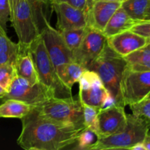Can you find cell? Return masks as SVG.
I'll return each instance as SVG.
<instances>
[{
    "instance_id": "obj_21",
    "label": "cell",
    "mask_w": 150,
    "mask_h": 150,
    "mask_svg": "<svg viewBox=\"0 0 150 150\" xmlns=\"http://www.w3.org/2000/svg\"><path fill=\"white\" fill-rule=\"evenodd\" d=\"M149 0H124L121 7L136 21L144 20Z\"/></svg>"
},
{
    "instance_id": "obj_23",
    "label": "cell",
    "mask_w": 150,
    "mask_h": 150,
    "mask_svg": "<svg viewBox=\"0 0 150 150\" xmlns=\"http://www.w3.org/2000/svg\"><path fill=\"white\" fill-rule=\"evenodd\" d=\"M98 137L96 133L91 129L84 127L79 133L76 143V146L73 149L80 150H89V147L96 142Z\"/></svg>"
},
{
    "instance_id": "obj_37",
    "label": "cell",
    "mask_w": 150,
    "mask_h": 150,
    "mask_svg": "<svg viewBox=\"0 0 150 150\" xmlns=\"http://www.w3.org/2000/svg\"><path fill=\"white\" fill-rule=\"evenodd\" d=\"M7 91L4 89H3L1 86H0V99H2L4 96H5Z\"/></svg>"
},
{
    "instance_id": "obj_3",
    "label": "cell",
    "mask_w": 150,
    "mask_h": 150,
    "mask_svg": "<svg viewBox=\"0 0 150 150\" xmlns=\"http://www.w3.org/2000/svg\"><path fill=\"white\" fill-rule=\"evenodd\" d=\"M149 129V121L133 114H127V124L122 131L99 138L89 150L130 149L136 144L144 142Z\"/></svg>"
},
{
    "instance_id": "obj_26",
    "label": "cell",
    "mask_w": 150,
    "mask_h": 150,
    "mask_svg": "<svg viewBox=\"0 0 150 150\" xmlns=\"http://www.w3.org/2000/svg\"><path fill=\"white\" fill-rule=\"evenodd\" d=\"M18 51V43L13 42L6 34L5 29L0 25V53H5L17 57Z\"/></svg>"
},
{
    "instance_id": "obj_14",
    "label": "cell",
    "mask_w": 150,
    "mask_h": 150,
    "mask_svg": "<svg viewBox=\"0 0 150 150\" xmlns=\"http://www.w3.org/2000/svg\"><path fill=\"white\" fill-rule=\"evenodd\" d=\"M121 4L120 1H94L87 12V26L103 32Z\"/></svg>"
},
{
    "instance_id": "obj_5",
    "label": "cell",
    "mask_w": 150,
    "mask_h": 150,
    "mask_svg": "<svg viewBox=\"0 0 150 150\" xmlns=\"http://www.w3.org/2000/svg\"><path fill=\"white\" fill-rule=\"evenodd\" d=\"M35 107L44 117L64 124L85 127L82 103L73 98L52 97Z\"/></svg>"
},
{
    "instance_id": "obj_38",
    "label": "cell",
    "mask_w": 150,
    "mask_h": 150,
    "mask_svg": "<svg viewBox=\"0 0 150 150\" xmlns=\"http://www.w3.org/2000/svg\"><path fill=\"white\" fill-rule=\"evenodd\" d=\"M94 1H120V2H122L124 0H93Z\"/></svg>"
},
{
    "instance_id": "obj_10",
    "label": "cell",
    "mask_w": 150,
    "mask_h": 150,
    "mask_svg": "<svg viewBox=\"0 0 150 150\" xmlns=\"http://www.w3.org/2000/svg\"><path fill=\"white\" fill-rule=\"evenodd\" d=\"M106 42L107 38L103 32L86 26L83 40L73 52L74 61L86 69L102 52Z\"/></svg>"
},
{
    "instance_id": "obj_7",
    "label": "cell",
    "mask_w": 150,
    "mask_h": 150,
    "mask_svg": "<svg viewBox=\"0 0 150 150\" xmlns=\"http://www.w3.org/2000/svg\"><path fill=\"white\" fill-rule=\"evenodd\" d=\"M52 97H56L54 91L41 81L31 84L23 78L16 76L2 100L14 99L38 106Z\"/></svg>"
},
{
    "instance_id": "obj_28",
    "label": "cell",
    "mask_w": 150,
    "mask_h": 150,
    "mask_svg": "<svg viewBox=\"0 0 150 150\" xmlns=\"http://www.w3.org/2000/svg\"><path fill=\"white\" fill-rule=\"evenodd\" d=\"M134 116L142 117L150 122V98H145L142 101L129 105Z\"/></svg>"
},
{
    "instance_id": "obj_35",
    "label": "cell",
    "mask_w": 150,
    "mask_h": 150,
    "mask_svg": "<svg viewBox=\"0 0 150 150\" xmlns=\"http://www.w3.org/2000/svg\"><path fill=\"white\" fill-rule=\"evenodd\" d=\"M146 150H150V133H148L143 142Z\"/></svg>"
},
{
    "instance_id": "obj_39",
    "label": "cell",
    "mask_w": 150,
    "mask_h": 150,
    "mask_svg": "<svg viewBox=\"0 0 150 150\" xmlns=\"http://www.w3.org/2000/svg\"><path fill=\"white\" fill-rule=\"evenodd\" d=\"M46 1H48V2L50 4V5H51V0H46Z\"/></svg>"
},
{
    "instance_id": "obj_33",
    "label": "cell",
    "mask_w": 150,
    "mask_h": 150,
    "mask_svg": "<svg viewBox=\"0 0 150 150\" xmlns=\"http://www.w3.org/2000/svg\"><path fill=\"white\" fill-rule=\"evenodd\" d=\"M8 1H9V5H10V16H11L12 13H13L16 6L17 5V4L21 1V0H8Z\"/></svg>"
},
{
    "instance_id": "obj_22",
    "label": "cell",
    "mask_w": 150,
    "mask_h": 150,
    "mask_svg": "<svg viewBox=\"0 0 150 150\" xmlns=\"http://www.w3.org/2000/svg\"><path fill=\"white\" fill-rule=\"evenodd\" d=\"M86 26L78 29H69L59 30L64 42L70 51H73L79 46L86 33Z\"/></svg>"
},
{
    "instance_id": "obj_24",
    "label": "cell",
    "mask_w": 150,
    "mask_h": 150,
    "mask_svg": "<svg viewBox=\"0 0 150 150\" xmlns=\"http://www.w3.org/2000/svg\"><path fill=\"white\" fill-rule=\"evenodd\" d=\"M83 114V125L86 128L98 133V115L99 109L95 107L82 104ZM98 136V135H97Z\"/></svg>"
},
{
    "instance_id": "obj_30",
    "label": "cell",
    "mask_w": 150,
    "mask_h": 150,
    "mask_svg": "<svg viewBox=\"0 0 150 150\" xmlns=\"http://www.w3.org/2000/svg\"><path fill=\"white\" fill-rule=\"evenodd\" d=\"M51 2L67 3L87 13L88 10H89L94 1L93 0H51Z\"/></svg>"
},
{
    "instance_id": "obj_15",
    "label": "cell",
    "mask_w": 150,
    "mask_h": 150,
    "mask_svg": "<svg viewBox=\"0 0 150 150\" xmlns=\"http://www.w3.org/2000/svg\"><path fill=\"white\" fill-rule=\"evenodd\" d=\"M15 67L17 76L26 79L31 84H35L40 81L29 47L19 45V51L15 62Z\"/></svg>"
},
{
    "instance_id": "obj_2",
    "label": "cell",
    "mask_w": 150,
    "mask_h": 150,
    "mask_svg": "<svg viewBox=\"0 0 150 150\" xmlns=\"http://www.w3.org/2000/svg\"><path fill=\"white\" fill-rule=\"evenodd\" d=\"M127 66V62L125 59L116 53L106 42L102 52L86 69L95 71L117 103L123 105L120 83Z\"/></svg>"
},
{
    "instance_id": "obj_19",
    "label": "cell",
    "mask_w": 150,
    "mask_h": 150,
    "mask_svg": "<svg viewBox=\"0 0 150 150\" xmlns=\"http://www.w3.org/2000/svg\"><path fill=\"white\" fill-rule=\"evenodd\" d=\"M34 106L14 99L4 100L0 105L1 118H18L21 120L27 115Z\"/></svg>"
},
{
    "instance_id": "obj_1",
    "label": "cell",
    "mask_w": 150,
    "mask_h": 150,
    "mask_svg": "<svg viewBox=\"0 0 150 150\" xmlns=\"http://www.w3.org/2000/svg\"><path fill=\"white\" fill-rule=\"evenodd\" d=\"M22 129L17 139L26 150H59L76 143L84 127L58 122L44 117L33 107L21 119Z\"/></svg>"
},
{
    "instance_id": "obj_36",
    "label": "cell",
    "mask_w": 150,
    "mask_h": 150,
    "mask_svg": "<svg viewBox=\"0 0 150 150\" xmlns=\"http://www.w3.org/2000/svg\"><path fill=\"white\" fill-rule=\"evenodd\" d=\"M143 21H150V0L147 8H146V13H145L144 18Z\"/></svg>"
},
{
    "instance_id": "obj_4",
    "label": "cell",
    "mask_w": 150,
    "mask_h": 150,
    "mask_svg": "<svg viewBox=\"0 0 150 150\" xmlns=\"http://www.w3.org/2000/svg\"><path fill=\"white\" fill-rule=\"evenodd\" d=\"M40 81L52 89L57 98H70L72 92L60 81L41 35L29 46Z\"/></svg>"
},
{
    "instance_id": "obj_20",
    "label": "cell",
    "mask_w": 150,
    "mask_h": 150,
    "mask_svg": "<svg viewBox=\"0 0 150 150\" xmlns=\"http://www.w3.org/2000/svg\"><path fill=\"white\" fill-rule=\"evenodd\" d=\"M127 62V68L133 71H150V48L145 46L124 57Z\"/></svg>"
},
{
    "instance_id": "obj_27",
    "label": "cell",
    "mask_w": 150,
    "mask_h": 150,
    "mask_svg": "<svg viewBox=\"0 0 150 150\" xmlns=\"http://www.w3.org/2000/svg\"><path fill=\"white\" fill-rule=\"evenodd\" d=\"M30 5L35 17L39 24L40 29L44 26L45 22L48 21L43 13V6L50 4L46 0H26Z\"/></svg>"
},
{
    "instance_id": "obj_18",
    "label": "cell",
    "mask_w": 150,
    "mask_h": 150,
    "mask_svg": "<svg viewBox=\"0 0 150 150\" xmlns=\"http://www.w3.org/2000/svg\"><path fill=\"white\" fill-rule=\"evenodd\" d=\"M86 69L76 62L65 63L57 69V73L62 83L71 90L76 83H78L81 76Z\"/></svg>"
},
{
    "instance_id": "obj_11",
    "label": "cell",
    "mask_w": 150,
    "mask_h": 150,
    "mask_svg": "<svg viewBox=\"0 0 150 150\" xmlns=\"http://www.w3.org/2000/svg\"><path fill=\"white\" fill-rule=\"evenodd\" d=\"M127 124L125 106L120 104L99 110L98 115V139L117 134L122 131Z\"/></svg>"
},
{
    "instance_id": "obj_34",
    "label": "cell",
    "mask_w": 150,
    "mask_h": 150,
    "mask_svg": "<svg viewBox=\"0 0 150 150\" xmlns=\"http://www.w3.org/2000/svg\"><path fill=\"white\" fill-rule=\"evenodd\" d=\"M130 150H146L143 142H139V143L133 145L132 147H130Z\"/></svg>"
},
{
    "instance_id": "obj_8",
    "label": "cell",
    "mask_w": 150,
    "mask_h": 150,
    "mask_svg": "<svg viewBox=\"0 0 150 150\" xmlns=\"http://www.w3.org/2000/svg\"><path fill=\"white\" fill-rule=\"evenodd\" d=\"M123 105L142 101L150 93V71H133L125 69L120 83Z\"/></svg>"
},
{
    "instance_id": "obj_25",
    "label": "cell",
    "mask_w": 150,
    "mask_h": 150,
    "mask_svg": "<svg viewBox=\"0 0 150 150\" xmlns=\"http://www.w3.org/2000/svg\"><path fill=\"white\" fill-rule=\"evenodd\" d=\"M16 76L14 64H0V86L7 92Z\"/></svg>"
},
{
    "instance_id": "obj_32",
    "label": "cell",
    "mask_w": 150,
    "mask_h": 150,
    "mask_svg": "<svg viewBox=\"0 0 150 150\" xmlns=\"http://www.w3.org/2000/svg\"><path fill=\"white\" fill-rule=\"evenodd\" d=\"M17 57L10 55L5 53H0V64H14Z\"/></svg>"
},
{
    "instance_id": "obj_41",
    "label": "cell",
    "mask_w": 150,
    "mask_h": 150,
    "mask_svg": "<svg viewBox=\"0 0 150 150\" xmlns=\"http://www.w3.org/2000/svg\"><path fill=\"white\" fill-rule=\"evenodd\" d=\"M148 45H149V48H150V42H148Z\"/></svg>"
},
{
    "instance_id": "obj_12",
    "label": "cell",
    "mask_w": 150,
    "mask_h": 150,
    "mask_svg": "<svg viewBox=\"0 0 150 150\" xmlns=\"http://www.w3.org/2000/svg\"><path fill=\"white\" fill-rule=\"evenodd\" d=\"M51 7L57 16L58 30L87 26V13L64 2H51Z\"/></svg>"
},
{
    "instance_id": "obj_16",
    "label": "cell",
    "mask_w": 150,
    "mask_h": 150,
    "mask_svg": "<svg viewBox=\"0 0 150 150\" xmlns=\"http://www.w3.org/2000/svg\"><path fill=\"white\" fill-rule=\"evenodd\" d=\"M110 95H111L105 89L103 82H100L86 89H79V99L82 104L95 107L100 110Z\"/></svg>"
},
{
    "instance_id": "obj_40",
    "label": "cell",
    "mask_w": 150,
    "mask_h": 150,
    "mask_svg": "<svg viewBox=\"0 0 150 150\" xmlns=\"http://www.w3.org/2000/svg\"><path fill=\"white\" fill-rule=\"evenodd\" d=\"M146 98H150V93L149 94V95H147V97H146Z\"/></svg>"
},
{
    "instance_id": "obj_13",
    "label": "cell",
    "mask_w": 150,
    "mask_h": 150,
    "mask_svg": "<svg viewBox=\"0 0 150 150\" xmlns=\"http://www.w3.org/2000/svg\"><path fill=\"white\" fill-rule=\"evenodd\" d=\"M107 43L119 55L125 57L145 46L148 40L139 34L127 30L107 38Z\"/></svg>"
},
{
    "instance_id": "obj_29",
    "label": "cell",
    "mask_w": 150,
    "mask_h": 150,
    "mask_svg": "<svg viewBox=\"0 0 150 150\" xmlns=\"http://www.w3.org/2000/svg\"><path fill=\"white\" fill-rule=\"evenodd\" d=\"M130 30L144 37L147 39L148 42H150V21H142L137 22L132 26Z\"/></svg>"
},
{
    "instance_id": "obj_6",
    "label": "cell",
    "mask_w": 150,
    "mask_h": 150,
    "mask_svg": "<svg viewBox=\"0 0 150 150\" xmlns=\"http://www.w3.org/2000/svg\"><path fill=\"white\" fill-rule=\"evenodd\" d=\"M10 20L18 38L19 45L29 47L40 35V27L26 0H21L18 3Z\"/></svg>"
},
{
    "instance_id": "obj_9",
    "label": "cell",
    "mask_w": 150,
    "mask_h": 150,
    "mask_svg": "<svg viewBox=\"0 0 150 150\" xmlns=\"http://www.w3.org/2000/svg\"><path fill=\"white\" fill-rule=\"evenodd\" d=\"M40 35L56 70L62 64L74 61L73 51L67 46L59 31L53 27L48 21H45Z\"/></svg>"
},
{
    "instance_id": "obj_31",
    "label": "cell",
    "mask_w": 150,
    "mask_h": 150,
    "mask_svg": "<svg viewBox=\"0 0 150 150\" xmlns=\"http://www.w3.org/2000/svg\"><path fill=\"white\" fill-rule=\"evenodd\" d=\"M10 5L8 0H0V25L7 29V23L10 20Z\"/></svg>"
},
{
    "instance_id": "obj_17",
    "label": "cell",
    "mask_w": 150,
    "mask_h": 150,
    "mask_svg": "<svg viewBox=\"0 0 150 150\" xmlns=\"http://www.w3.org/2000/svg\"><path fill=\"white\" fill-rule=\"evenodd\" d=\"M136 23H137V21L133 20L120 7L111 16L105 29L103 31V33L106 38H109L125 31L130 30Z\"/></svg>"
}]
</instances>
